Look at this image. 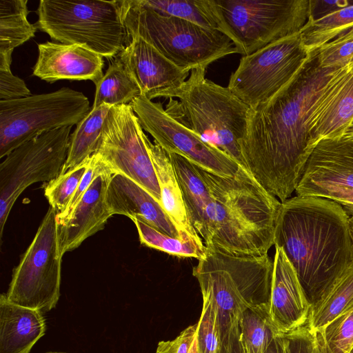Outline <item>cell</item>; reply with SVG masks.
Listing matches in <instances>:
<instances>
[{"instance_id":"2","label":"cell","mask_w":353,"mask_h":353,"mask_svg":"<svg viewBox=\"0 0 353 353\" xmlns=\"http://www.w3.org/2000/svg\"><path fill=\"white\" fill-rule=\"evenodd\" d=\"M274 245L283 250L312 304L353 263L350 216L330 199L289 198L278 211Z\"/></svg>"},{"instance_id":"34","label":"cell","mask_w":353,"mask_h":353,"mask_svg":"<svg viewBox=\"0 0 353 353\" xmlns=\"http://www.w3.org/2000/svg\"><path fill=\"white\" fill-rule=\"evenodd\" d=\"M320 353H349L353 347V307L316 334Z\"/></svg>"},{"instance_id":"32","label":"cell","mask_w":353,"mask_h":353,"mask_svg":"<svg viewBox=\"0 0 353 353\" xmlns=\"http://www.w3.org/2000/svg\"><path fill=\"white\" fill-rule=\"evenodd\" d=\"M134 1L138 5L159 14L184 19L205 28L217 30L210 11L208 0Z\"/></svg>"},{"instance_id":"17","label":"cell","mask_w":353,"mask_h":353,"mask_svg":"<svg viewBox=\"0 0 353 353\" xmlns=\"http://www.w3.org/2000/svg\"><path fill=\"white\" fill-rule=\"evenodd\" d=\"M269 313L281 334L307 324L311 308L296 271L282 248L275 247Z\"/></svg>"},{"instance_id":"31","label":"cell","mask_w":353,"mask_h":353,"mask_svg":"<svg viewBox=\"0 0 353 353\" xmlns=\"http://www.w3.org/2000/svg\"><path fill=\"white\" fill-rule=\"evenodd\" d=\"M353 28V5L343 8L316 21H307L299 34L311 52Z\"/></svg>"},{"instance_id":"21","label":"cell","mask_w":353,"mask_h":353,"mask_svg":"<svg viewBox=\"0 0 353 353\" xmlns=\"http://www.w3.org/2000/svg\"><path fill=\"white\" fill-rule=\"evenodd\" d=\"M353 123V74L347 70L330 86L315 112L310 137L312 145L323 139L345 134Z\"/></svg>"},{"instance_id":"23","label":"cell","mask_w":353,"mask_h":353,"mask_svg":"<svg viewBox=\"0 0 353 353\" xmlns=\"http://www.w3.org/2000/svg\"><path fill=\"white\" fill-rule=\"evenodd\" d=\"M148 148L159 183L163 210L180 233L201 238L189 221L181 190L168 152L150 139Z\"/></svg>"},{"instance_id":"22","label":"cell","mask_w":353,"mask_h":353,"mask_svg":"<svg viewBox=\"0 0 353 353\" xmlns=\"http://www.w3.org/2000/svg\"><path fill=\"white\" fill-rule=\"evenodd\" d=\"M43 312L0 296V353H30L46 333Z\"/></svg>"},{"instance_id":"42","label":"cell","mask_w":353,"mask_h":353,"mask_svg":"<svg viewBox=\"0 0 353 353\" xmlns=\"http://www.w3.org/2000/svg\"><path fill=\"white\" fill-rule=\"evenodd\" d=\"M220 353H246L241 339L239 322L222 341Z\"/></svg>"},{"instance_id":"47","label":"cell","mask_w":353,"mask_h":353,"mask_svg":"<svg viewBox=\"0 0 353 353\" xmlns=\"http://www.w3.org/2000/svg\"><path fill=\"white\" fill-rule=\"evenodd\" d=\"M350 72L353 74V64L352 65V66L350 68Z\"/></svg>"},{"instance_id":"38","label":"cell","mask_w":353,"mask_h":353,"mask_svg":"<svg viewBox=\"0 0 353 353\" xmlns=\"http://www.w3.org/2000/svg\"><path fill=\"white\" fill-rule=\"evenodd\" d=\"M285 353H320L316 334L305 325L283 334Z\"/></svg>"},{"instance_id":"16","label":"cell","mask_w":353,"mask_h":353,"mask_svg":"<svg viewBox=\"0 0 353 353\" xmlns=\"http://www.w3.org/2000/svg\"><path fill=\"white\" fill-rule=\"evenodd\" d=\"M119 55L138 83L141 95L150 100L170 98L190 73L177 67L139 37L129 39L128 45Z\"/></svg>"},{"instance_id":"26","label":"cell","mask_w":353,"mask_h":353,"mask_svg":"<svg viewBox=\"0 0 353 353\" xmlns=\"http://www.w3.org/2000/svg\"><path fill=\"white\" fill-rule=\"evenodd\" d=\"M27 4L28 0H0V68L10 67L14 49L35 35Z\"/></svg>"},{"instance_id":"6","label":"cell","mask_w":353,"mask_h":353,"mask_svg":"<svg viewBox=\"0 0 353 353\" xmlns=\"http://www.w3.org/2000/svg\"><path fill=\"white\" fill-rule=\"evenodd\" d=\"M122 4L128 41L142 38L182 70L207 68L222 57L238 53L230 39L219 30L159 14L134 0H122Z\"/></svg>"},{"instance_id":"39","label":"cell","mask_w":353,"mask_h":353,"mask_svg":"<svg viewBox=\"0 0 353 353\" xmlns=\"http://www.w3.org/2000/svg\"><path fill=\"white\" fill-rule=\"evenodd\" d=\"M197 323L188 326L171 341L158 343L157 353H196V336Z\"/></svg>"},{"instance_id":"37","label":"cell","mask_w":353,"mask_h":353,"mask_svg":"<svg viewBox=\"0 0 353 353\" xmlns=\"http://www.w3.org/2000/svg\"><path fill=\"white\" fill-rule=\"evenodd\" d=\"M105 165L99 156L94 153L90 157L89 166L83 175L74 196L65 210L61 214H57L59 225L68 222L72 217L75 209L95 177L104 169Z\"/></svg>"},{"instance_id":"18","label":"cell","mask_w":353,"mask_h":353,"mask_svg":"<svg viewBox=\"0 0 353 353\" xmlns=\"http://www.w3.org/2000/svg\"><path fill=\"white\" fill-rule=\"evenodd\" d=\"M32 74L49 83L63 79L90 80L103 76V57L80 45L46 41L39 43Z\"/></svg>"},{"instance_id":"30","label":"cell","mask_w":353,"mask_h":353,"mask_svg":"<svg viewBox=\"0 0 353 353\" xmlns=\"http://www.w3.org/2000/svg\"><path fill=\"white\" fill-rule=\"evenodd\" d=\"M141 243L172 256L182 258H196L204 254L205 246L201 239L190 235L174 237L164 234L148 223L134 219Z\"/></svg>"},{"instance_id":"5","label":"cell","mask_w":353,"mask_h":353,"mask_svg":"<svg viewBox=\"0 0 353 353\" xmlns=\"http://www.w3.org/2000/svg\"><path fill=\"white\" fill-rule=\"evenodd\" d=\"M273 268L268 254L235 255L205 246L192 274L216 305L221 342L248 307L269 305Z\"/></svg>"},{"instance_id":"33","label":"cell","mask_w":353,"mask_h":353,"mask_svg":"<svg viewBox=\"0 0 353 353\" xmlns=\"http://www.w3.org/2000/svg\"><path fill=\"white\" fill-rule=\"evenodd\" d=\"M90 161V157L79 165L45 183L44 195L57 215L62 214L69 205L89 166Z\"/></svg>"},{"instance_id":"14","label":"cell","mask_w":353,"mask_h":353,"mask_svg":"<svg viewBox=\"0 0 353 353\" xmlns=\"http://www.w3.org/2000/svg\"><path fill=\"white\" fill-rule=\"evenodd\" d=\"M130 105L142 128L167 152L178 154L219 176H233L241 168L225 153L203 140L168 113L160 102H154L141 95Z\"/></svg>"},{"instance_id":"15","label":"cell","mask_w":353,"mask_h":353,"mask_svg":"<svg viewBox=\"0 0 353 353\" xmlns=\"http://www.w3.org/2000/svg\"><path fill=\"white\" fill-rule=\"evenodd\" d=\"M295 192L353 206V135L321 139L307 159Z\"/></svg>"},{"instance_id":"41","label":"cell","mask_w":353,"mask_h":353,"mask_svg":"<svg viewBox=\"0 0 353 353\" xmlns=\"http://www.w3.org/2000/svg\"><path fill=\"white\" fill-rule=\"evenodd\" d=\"M350 5H353V0H309L308 21L319 20Z\"/></svg>"},{"instance_id":"9","label":"cell","mask_w":353,"mask_h":353,"mask_svg":"<svg viewBox=\"0 0 353 353\" xmlns=\"http://www.w3.org/2000/svg\"><path fill=\"white\" fill-rule=\"evenodd\" d=\"M90 108L83 92L69 88L0 101V158L43 133L77 125Z\"/></svg>"},{"instance_id":"46","label":"cell","mask_w":353,"mask_h":353,"mask_svg":"<svg viewBox=\"0 0 353 353\" xmlns=\"http://www.w3.org/2000/svg\"><path fill=\"white\" fill-rule=\"evenodd\" d=\"M347 133L353 135V123H352V125L350 126V129H349V130H348V132Z\"/></svg>"},{"instance_id":"1","label":"cell","mask_w":353,"mask_h":353,"mask_svg":"<svg viewBox=\"0 0 353 353\" xmlns=\"http://www.w3.org/2000/svg\"><path fill=\"white\" fill-rule=\"evenodd\" d=\"M349 68H322L316 50L294 77L268 101L250 108L239 143L246 170L281 202L290 198L314 147L313 116L330 86Z\"/></svg>"},{"instance_id":"20","label":"cell","mask_w":353,"mask_h":353,"mask_svg":"<svg viewBox=\"0 0 353 353\" xmlns=\"http://www.w3.org/2000/svg\"><path fill=\"white\" fill-rule=\"evenodd\" d=\"M107 203L112 216L121 214L132 220L138 219L171 236L189 235L179 232L161 205L148 191L121 174L112 175L108 188Z\"/></svg>"},{"instance_id":"43","label":"cell","mask_w":353,"mask_h":353,"mask_svg":"<svg viewBox=\"0 0 353 353\" xmlns=\"http://www.w3.org/2000/svg\"><path fill=\"white\" fill-rule=\"evenodd\" d=\"M265 353H285L283 334L274 338Z\"/></svg>"},{"instance_id":"7","label":"cell","mask_w":353,"mask_h":353,"mask_svg":"<svg viewBox=\"0 0 353 353\" xmlns=\"http://www.w3.org/2000/svg\"><path fill=\"white\" fill-rule=\"evenodd\" d=\"M34 23L56 41L85 47L112 60L128 43L122 0H41Z\"/></svg>"},{"instance_id":"48","label":"cell","mask_w":353,"mask_h":353,"mask_svg":"<svg viewBox=\"0 0 353 353\" xmlns=\"http://www.w3.org/2000/svg\"><path fill=\"white\" fill-rule=\"evenodd\" d=\"M349 353H353V347L351 349Z\"/></svg>"},{"instance_id":"40","label":"cell","mask_w":353,"mask_h":353,"mask_svg":"<svg viewBox=\"0 0 353 353\" xmlns=\"http://www.w3.org/2000/svg\"><path fill=\"white\" fill-rule=\"evenodd\" d=\"M30 95L24 81L14 75L10 68L0 69V101L17 99Z\"/></svg>"},{"instance_id":"45","label":"cell","mask_w":353,"mask_h":353,"mask_svg":"<svg viewBox=\"0 0 353 353\" xmlns=\"http://www.w3.org/2000/svg\"><path fill=\"white\" fill-rule=\"evenodd\" d=\"M344 209L347 213H352L353 214V206H348V205H343Z\"/></svg>"},{"instance_id":"49","label":"cell","mask_w":353,"mask_h":353,"mask_svg":"<svg viewBox=\"0 0 353 353\" xmlns=\"http://www.w3.org/2000/svg\"><path fill=\"white\" fill-rule=\"evenodd\" d=\"M48 353H64V352H48Z\"/></svg>"},{"instance_id":"44","label":"cell","mask_w":353,"mask_h":353,"mask_svg":"<svg viewBox=\"0 0 353 353\" xmlns=\"http://www.w3.org/2000/svg\"><path fill=\"white\" fill-rule=\"evenodd\" d=\"M347 214L350 216V228L351 237H352V240L353 242V214L352 213H347Z\"/></svg>"},{"instance_id":"3","label":"cell","mask_w":353,"mask_h":353,"mask_svg":"<svg viewBox=\"0 0 353 353\" xmlns=\"http://www.w3.org/2000/svg\"><path fill=\"white\" fill-rule=\"evenodd\" d=\"M195 166L210 196L201 237L205 246L235 255L267 254L281 202L243 168L223 176Z\"/></svg>"},{"instance_id":"25","label":"cell","mask_w":353,"mask_h":353,"mask_svg":"<svg viewBox=\"0 0 353 353\" xmlns=\"http://www.w3.org/2000/svg\"><path fill=\"white\" fill-rule=\"evenodd\" d=\"M168 154L181 190L189 221L202 237L205 230V212L210 200L208 189L194 163L178 154Z\"/></svg>"},{"instance_id":"8","label":"cell","mask_w":353,"mask_h":353,"mask_svg":"<svg viewBox=\"0 0 353 353\" xmlns=\"http://www.w3.org/2000/svg\"><path fill=\"white\" fill-rule=\"evenodd\" d=\"M208 4L217 30L243 56L299 33L309 19V0H208Z\"/></svg>"},{"instance_id":"27","label":"cell","mask_w":353,"mask_h":353,"mask_svg":"<svg viewBox=\"0 0 353 353\" xmlns=\"http://www.w3.org/2000/svg\"><path fill=\"white\" fill-rule=\"evenodd\" d=\"M111 108L108 105L91 107L88 113L76 125L70 136L66 160L60 174L79 165L95 153L105 117Z\"/></svg>"},{"instance_id":"4","label":"cell","mask_w":353,"mask_h":353,"mask_svg":"<svg viewBox=\"0 0 353 353\" xmlns=\"http://www.w3.org/2000/svg\"><path fill=\"white\" fill-rule=\"evenodd\" d=\"M205 70H192L185 83L170 94L165 110L246 170L239 143L250 106L228 87L206 79Z\"/></svg>"},{"instance_id":"29","label":"cell","mask_w":353,"mask_h":353,"mask_svg":"<svg viewBox=\"0 0 353 353\" xmlns=\"http://www.w3.org/2000/svg\"><path fill=\"white\" fill-rule=\"evenodd\" d=\"M239 327L246 353H265L274 338L282 334L272 321L268 306L248 307Z\"/></svg>"},{"instance_id":"28","label":"cell","mask_w":353,"mask_h":353,"mask_svg":"<svg viewBox=\"0 0 353 353\" xmlns=\"http://www.w3.org/2000/svg\"><path fill=\"white\" fill-rule=\"evenodd\" d=\"M96 85L93 108L101 105L130 104L141 96L140 88L125 63L118 54Z\"/></svg>"},{"instance_id":"10","label":"cell","mask_w":353,"mask_h":353,"mask_svg":"<svg viewBox=\"0 0 353 353\" xmlns=\"http://www.w3.org/2000/svg\"><path fill=\"white\" fill-rule=\"evenodd\" d=\"M57 212L51 207L14 268L6 294L16 305L47 312L60 297L61 253Z\"/></svg>"},{"instance_id":"11","label":"cell","mask_w":353,"mask_h":353,"mask_svg":"<svg viewBox=\"0 0 353 353\" xmlns=\"http://www.w3.org/2000/svg\"><path fill=\"white\" fill-rule=\"evenodd\" d=\"M72 127L46 132L23 143L0 164V237L11 209L30 185L59 175L66 160Z\"/></svg>"},{"instance_id":"24","label":"cell","mask_w":353,"mask_h":353,"mask_svg":"<svg viewBox=\"0 0 353 353\" xmlns=\"http://www.w3.org/2000/svg\"><path fill=\"white\" fill-rule=\"evenodd\" d=\"M353 307V263L347 266L311 304L306 325L317 334L331 321Z\"/></svg>"},{"instance_id":"12","label":"cell","mask_w":353,"mask_h":353,"mask_svg":"<svg viewBox=\"0 0 353 353\" xmlns=\"http://www.w3.org/2000/svg\"><path fill=\"white\" fill-rule=\"evenodd\" d=\"M310 56L300 34L243 56L228 88L250 108L263 103L286 85Z\"/></svg>"},{"instance_id":"35","label":"cell","mask_w":353,"mask_h":353,"mask_svg":"<svg viewBox=\"0 0 353 353\" xmlns=\"http://www.w3.org/2000/svg\"><path fill=\"white\" fill-rule=\"evenodd\" d=\"M203 309L196 336V353H220L221 334L216 305L208 293H202Z\"/></svg>"},{"instance_id":"13","label":"cell","mask_w":353,"mask_h":353,"mask_svg":"<svg viewBox=\"0 0 353 353\" xmlns=\"http://www.w3.org/2000/svg\"><path fill=\"white\" fill-rule=\"evenodd\" d=\"M148 139L130 104L112 106L105 117L95 153L114 174L132 180L161 205Z\"/></svg>"},{"instance_id":"19","label":"cell","mask_w":353,"mask_h":353,"mask_svg":"<svg viewBox=\"0 0 353 353\" xmlns=\"http://www.w3.org/2000/svg\"><path fill=\"white\" fill-rule=\"evenodd\" d=\"M113 174L105 165L83 194L72 219L63 225H58L62 255L75 250L86 239L101 230L112 216L107 203V192Z\"/></svg>"},{"instance_id":"36","label":"cell","mask_w":353,"mask_h":353,"mask_svg":"<svg viewBox=\"0 0 353 353\" xmlns=\"http://www.w3.org/2000/svg\"><path fill=\"white\" fill-rule=\"evenodd\" d=\"M322 68H350L353 64V28L316 50Z\"/></svg>"}]
</instances>
